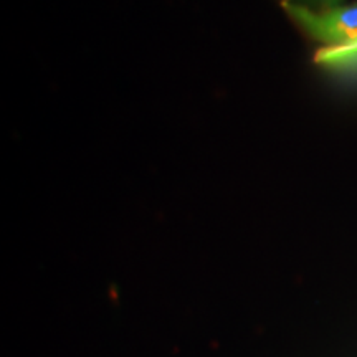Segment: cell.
Segmentation results:
<instances>
[{
    "instance_id": "1",
    "label": "cell",
    "mask_w": 357,
    "mask_h": 357,
    "mask_svg": "<svg viewBox=\"0 0 357 357\" xmlns=\"http://www.w3.org/2000/svg\"><path fill=\"white\" fill-rule=\"evenodd\" d=\"M281 7L298 29L321 48L357 45V2L324 12H312L288 2H281Z\"/></svg>"
},
{
    "instance_id": "2",
    "label": "cell",
    "mask_w": 357,
    "mask_h": 357,
    "mask_svg": "<svg viewBox=\"0 0 357 357\" xmlns=\"http://www.w3.org/2000/svg\"><path fill=\"white\" fill-rule=\"evenodd\" d=\"M316 65L346 75H357V45L341 48H319L314 55Z\"/></svg>"
},
{
    "instance_id": "3",
    "label": "cell",
    "mask_w": 357,
    "mask_h": 357,
    "mask_svg": "<svg viewBox=\"0 0 357 357\" xmlns=\"http://www.w3.org/2000/svg\"><path fill=\"white\" fill-rule=\"evenodd\" d=\"M281 2L294 3V6H300L312 12H324L331 10V8L341 7L342 0H281Z\"/></svg>"
}]
</instances>
